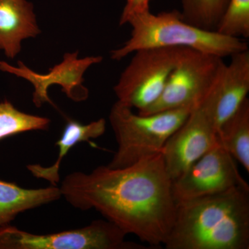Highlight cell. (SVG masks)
<instances>
[{
  "label": "cell",
  "mask_w": 249,
  "mask_h": 249,
  "mask_svg": "<svg viewBox=\"0 0 249 249\" xmlns=\"http://www.w3.org/2000/svg\"><path fill=\"white\" fill-rule=\"evenodd\" d=\"M173 180L161 152L122 168L102 166L67 175L62 196L76 209H95L151 247L164 245L176 217Z\"/></svg>",
  "instance_id": "cell-1"
},
{
  "label": "cell",
  "mask_w": 249,
  "mask_h": 249,
  "mask_svg": "<svg viewBox=\"0 0 249 249\" xmlns=\"http://www.w3.org/2000/svg\"><path fill=\"white\" fill-rule=\"evenodd\" d=\"M166 249H249V186L178 204Z\"/></svg>",
  "instance_id": "cell-2"
},
{
  "label": "cell",
  "mask_w": 249,
  "mask_h": 249,
  "mask_svg": "<svg viewBox=\"0 0 249 249\" xmlns=\"http://www.w3.org/2000/svg\"><path fill=\"white\" fill-rule=\"evenodd\" d=\"M127 24L132 27L130 37L120 48L111 51L113 60H121L136 51L148 48L186 47L222 58L249 49L243 39L188 24L178 11L157 15L147 11L134 16Z\"/></svg>",
  "instance_id": "cell-3"
},
{
  "label": "cell",
  "mask_w": 249,
  "mask_h": 249,
  "mask_svg": "<svg viewBox=\"0 0 249 249\" xmlns=\"http://www.w3.org/2000/svg\"><path fill=\"white\" fill-rule=\"evenodd\" d=\"M196 107L186 106L142 115L117 101L111 107L109 122L118 147L107 166L124 168L160 153L168 139Z\"/></svg>",
  "instance_id": "cell-4"
},
{
  "label": "cell",
  "mask_w": 249,
  "mask_h": 249,
  "mask_svg": "<svg viewBox=\"0 0 249 249\" xmlns=\"http://www.w3.org/2000/svg\"><path fill=\"white\" fill-rule=\"evenodd\" d=\"M188 48L163 47L136 51L114 88L118 101L139 111L160 97L167 81Z\"/></svg>",
  "instance_id": "cell-5"
},
{
  "label": "cell",
  "mask_w": 249,
  "mask_h": 249,
  "mask_svg": "<svg viewBox=\"0 0 249 249\" xmlns=\"http://www.w3.org/2000/svg\"><path fill=\"white\" fill-rule=\"evenodd\" d=\"M127 234L109 221L98 219L80 229L37 235L11 225L0 230V249H146L127 242Z\"/></svg>",
  "instance_id": "cell-6"
},
{
  "label": "cell",
  "mask_w": 249,
  "mask_h": 249,
  "mask_svg": "<svg viewBox=\"0 0 249 249\" xmlns=\"http://www.w3.org/2000/svg\"><path fill=\"white\" fill-rule=\"evenodd\" d=\"M225 64L217 55L188 49L172 71L159 99L137 113L148 115L197 106L212 89Z\"/></svg>",
  "instance_id": "cell-7"
},
{
  "label": "cell",
  "mask_w": 249,
  "mask_h": 249,
  "mask_svg": "<svg viewBox=\"0 0 249 249\" xmlns=\"http://www.w3.org/2000/svg\"><path fill=\"white\" fill-rule=\"evenodd\" d=\"M240 186L249 184L240 175L235 159L219 142L174 179L172 185L177 205Z\"/></svg>",
  "instance_id": "cell-8"
},
{
  "label": "cell",
  "mask_w": 249,
  "mask_h": 249,
  "mask_svg": "<svg viewBox=\"0 0 249 249\" xmlns=\"http://www.w3.org/2000/svg\"><path fill=\"white\" fill-rule=\"evenodd\" d=\"M219 143L213 107L206 96L168 139L162 150L165 169L175 179L206 152Z\"/></svg>",
  "instance_id": "cell-9"
},
{
  "label": "cell",
  "mask_w": 249,
  "mask_h": 249,
  "mask_svg": "<svg viewBox=\"0 0 249 249\" xmlns=\"http://www.w3.org/2000/svg\"><path fill=\"white\" fill-rule=\"evenodd\" d=\"M78 52L65 53L60 63L49 69V73L44 74L33 71L22 61H18V67L0 61V71L15 75L31 83L34 88L33 102L37 107H40L46 103L55 106L48 95L49 87L53 85L61 86L62 91L72 101L81 102L89 96V91L83 85L85 71L91 65L102 62L103 57L78 58Z\"/></svg>",
  "instance_id": "cell-10"
},
{
  "label": "cell",
  "mask_w": 249,
  "mask_h": 249,
  "mask_svg": "<svg viewBox=\"0 0 249 249\" xmlns=\"http://www.w3.org/2000/svg\"><path fill=\"white\" fill-rule=\"evenodd\" d=\"M230 57V64L224 65L209 93L218 130L224 121L235 114L249 91V49Z\"/></svg>",
  "instance_id": "cell-11"
},
{
  "label": "cell",
  "mask_w": 249,
  "mask_h": 249,
  "mask_svg": "<svg viewBox=\"0 0 249 249\" xmlns=\"http://www.w3.org/2000/svg\"><path fill=\"white\" fill-rule=\"evenodd\" d=\"M40 34L31 2L27 0H0V50L8 58L17 56L23 40Z\"/></svg>",
  "instance_id": "cell-12"
},
{
  "label": "cell",
  "mask_w": 249,
  "mask_h": 249,
  "mask_svg": "<svg viewBox=\"0 0 249 249\" xmlns=\"http://www.w3.org/2000/svg\"><path fill=\"white\" fill-rule=\"evenodd\" d=\"M61 196L60 188L56 186L27 189L0 179V230L11 225L18 214L58 200Z\"/></svg>",
  "instance_id": "cell-13"
},
{
  "label": "cell",
  "mask_w": 249,
  "mask_h": 249,
  "mask_svg": "<svg viewBox=\"0 0 249 249\" xmlns=\"http://www.w3.org/2000/svg\"><path fill=\"white\" fill-rule=\"evenodd\" d=\"M106 121L104 119H100L86 124L69 119L61 137L55 143L58 147L59 153L54 164L49 167H44L40 164L28 165V170L35 178L47 180L52 186H56L57 183L60 182L59 170L61 162L72 147L79 142H89L91 139L101 137L106 132Z\"/></svg>",
  "instance_id": "cell-14"
},
{
  "label": "cell",
  "mask_w": 249,
  "mask_h": 249,
  "mask_svg": "<svg viewBox=\"0 0 249 249\" xmlns=\"http://www.w3.org/2000/svg\"><path fill=\"white\" fill-rule=\"evenodd\" d=\"M218 139L224 148L249 173V99L224 121L218 130Z\"/></svg>",
  "instance_id": "cell-15"
},
{
  "label": "cell",
  "mask_w": 249,
  "mask_h": 249,
  "mask_svg": "<svg viewBox=\"0 0 249 249\" xmlns=\"http://www.w3.org/2000/svg\"><path fill=\"white\" fill-rule=\"evenodd\" d=\"M185 22L206 31H215L229 0H181Z\"/></svg>",
  "instance_id": "cell-16"
},
{
  "label": "cell",
  "mask_w": 249,
  "mask_h": 249,
  "mask_svg": "<svg viewBox=\"0 0 249 249\" xmlns=\"http://www.w3.org/2000/svg\"><path fill=\"white\" fill-rule=\"evenodd\" d=\"M50 123L48 118L18 110L9 101L0 103V141L23 132L47 130Z\"/></svg>",
  "instance_id": "cell-17"
},
{
  "label": "cell",
  "mask_w": 249,
  "mask_h": 249,
  "mask_svg": "<svg viewBox=\"0 0 249 249\" xmlns=\"http://www.w3.org/2000/svg\"><path fill=\"white\" fill-rule=\"evenodd\" d=\"M216 31L229 37H249V0H229Z\"/></svg>",
  "instance_id": "cell-18"
},
{
  "label": "cell",
  "mask_w": 249,
  "mask_h": 249,
  "mask_svg": "<svg viewBox=\"0 0 249 249\" xmlns=\"http://www.w3.org/2000/svg\"><path fill=\"white\" fill-rule=\"evenodd\" d=\"M151 1L152 0H127L121 14L119 24L122 26L127 24L129 19L134 16L150 11L149 5Z\"/></svg>",
  "instance_id": "cell-19"
}]
</instances>
